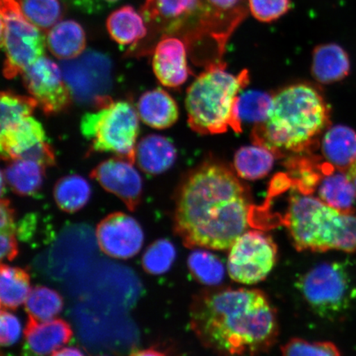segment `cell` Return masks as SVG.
Returning <instances> with one entry per match:
<instances>
[{
  "label": "cell",
  "instance_id": "cell-35",
  "mask_svg": "<svg viewBox=\"0 0 356 356\" xmlns=\"http://www.w3.org/2000/svg\"><path fill=\"white\" fill-rule=\"evenodd\" d=\"M176 259V249L167 239H159L146 249L142 266L147 273L162 275L170 270Z\"/></svg>",
  "mask_w": 356,
  "mask_h": 356
},
{
  "label": "cell",
  "instance_id": "cell-29",
  "mask_svg": "<svg viewBox=\"0 0 356 356\" xmlns=\"http://www.w3.org/2000/svg\"><path fill=\"white\" fill-rule=\"evenodd\" d=\"M91 186L86 178L69 175L60 178L53 195L57 207L66 213H75L86 206L91 197Z\"/></svg>",
  "mask_w": 356,
  "mask_h": 356
},
{
  "label": "cell",
  "instance_id": "cell-16",
  "mask_svg": "<svg viewBox=\"0 0 356 356\" xmlns=\"http://www.w3.org/2000/svg\"><path fill=\"white\" fill-rule=\"evenodd\" d=\"M24 334L21 356H48L68 343L73 337L72 329L64 320L40 322L31 317Z\"/></svg>",
  "mask_w": 356,
  "mask_h": 356
},
{
  "label": "cell",
  "instance_id": "cell-46",
  "mask_svg": "<svg viewBox=\"0 0 356 356\" xmlns=\"http://www.w3.org/2000/svg\"><path fill=\"white\" fill-rule=\"evenodd\" d=\"M1 356H4L3 355H2Z\"/></svg>",
  "mask_w": 356,
  "mask_h": 356
},
{
  "label": "cell",
  "instance_id": "cell-43",
  "mask_svg": "<svg viewBox=\"0 0 356 356\" xmlns=\"http://www.w3.org/2000/svg\"><path fill=\"white\" fill-rule=\"evenodd\" d=\"M129 356H167L161 351L156 350L154 349H146L135 351Z\"/></svg>",
  "mask_w": 356,
  "mask_h": 356
},
{
  "label": "cell",
  "instance_id": "cell-24",
  "mask_svg": "<svg viewBox=\"0 0 356 356\" xmlns=\"http://www.w3.org/2000/svg\"><path fill=\"white\" fill-rule=\"evenodd\" d=\"M318 193L320 200L337 211L355 213L356 191L346 172L326 173L319 182Z\"/></svg>",
  "mask_w": 356,
  "mask_h": 356
},
{
  "label": "cell",
  "instance_id": "cell-11",
  "mask_svg": "<svg viewBox=\"0 0 356 356\" xmlns=\"http://www.w3.org/2000/svg\"><path fill=\"white\" fill-rule=\"evenodd\" d=\"M22 78L30 95L47 115L60 113L73 99L60 67L46 56L26 69Z\"/></svg>",
  "mask_w": 356,
  "mask_h": 356
},
{
  "label": "cell",
  "instance_id": "cell-40",
  "mask_svg": "<svg viewBox=\"0 0 356 356\" xmlns=\"http://www.w3.org/2000/svg\"><path fill=\"white\" fill-rule=\"evenodd\" d=\"M0 231L1 234H17L15 222V211L11 207L10 200L2 197L1 200V220H0Z\"/></svg>",
  "mask_w": 356,
  "mask_h": 356
},
{
  "label": "cell",
  "instance_id": "cell-17",
  "mask_svg": "<svg viewBox=\"0 0 356 356\" xmlns=\"http://www.w3.org/2000/svg\"><path fill=\"white\" fill-rule=\"evenodd\" d=\"M153 70L155 76L163 86H182L189 76L185 43L172 35L163 38L154 49Z\"/></svg>",
  "mask_w": 356,
  "mask_h": 356
},
{
  "label": "cell",
  "instance_id": "cell-9",
  "mask_svg": "<svg viewBox=\"0 0 356 356\" xmlns=\"http://www.w3.org/2000/svg\"><path fill=\"white\" fill-rule=\"evenodd\" d=\"M65 81L73 99L83 104L97 108L108 104L113 86V65L102 53L88 51L61 63Z\"/></svg>",
  "mask_w": 356,
  "mask_h": 356
},
{
  "label": "cell",
  "instance_id": "cell-7",
  "mask_svg": "<svg viewBox=\"0 0 356 356\" xmlns=\"http://www.w3.org/2000/svg\"><path fill=\"white\" fill-rule=\"evenodd\" d=\"M297 288L310 309L327 320L341 317L356 299L349 270L339 261L315 266L298 280Z\"/></svg>",
  "mask_w": 356,
  "mask_h": 356
},
{
  "label": "cell",
  "instance_id": "cell-45",
  "mask_svg": "<svg viewBox=\"0 0 356 356\" xmlns=\"http://www.w3.org/2000/svg\"><path fill=\"white\" fill-rule=\"evenodd\" d=\"M100 356H106V355H100Z\"/></svg>",
  "mask_w": 356,
  "mask_h": 356
},
{
  "label": "cell",
  "instance_id": "cell-6",
  "mask_svg": "<svg viewBox=\"0 0 356 356\" xmlns=\"http://www.w3.org/2000/svg\"><path fill=\"white\" fill-rule=\"evenodd\" d=\"M139 115L127 102L111 100L83 115L80 130L96 152H108L135 163Z\"/></svg>",
  "mask_w": 356,
  "mask_h": 356
},
{
  "label": "cell",
  "instance_id": "cell-22",
  "mask_svg": "<svg viewBox=\"0 0 356 356\" xmlns=\"http://www.w3.org/2000/svg\"><path fill=\"white\" fill-rule=\"evenodd\" d=\"M350 70L348 54L339 44H324L314 49L311 71L318 82H339L348 76Z\"/></svg>",
  "mask_w": 356,
  "mask_h": 356
},
{
  "label": "cell",
  "instance_id": "cell-19",
  "mask_svg": "<svg viewBox=\"0 0 356 356\" xmlns=\"http://www.w3.org/2000/svg\"><path fill=\"white\" fill-rule=\"evenodd\" d=\"M177 159V149L171 140L159 135L144 137L137 144L135 163L149 175H157L168 170Z\"/></svg>",
  "mask_w": 356,
  "mask_h": 356
},
{
  "label": "cell",
  "instance_id": "cell-30",
  "mask_svg": "<svg viewBox=\"0 0 356 356\" xmlns=\"http://www.w3.org/2000/svg\"><path fill=\"white\" fill-rule=\"evenodd\" d=\"M273 97L268 93L250 90L238 96L234 106L236 121L240 127L242 122H264L268 117Z\"/></svg>",
  "mask_w": 356,
  "mask_h": 356
},
{
  "label": "cell",
  "instance_id": "cell-33",
  "mask_svg": "<svg viewBox=\"0 0 356 356\" xmlns=\"http://www.w3.org/2000/svg\"><path fill=\"white\" fill-rule=\"evenodd\" d=\"M21 11L40 30H50L59 22L62 8L59 0H19Z\"/></svg>",
  "mask_w": 356,
  "mask_h": 356
},
{
  "label": "cell",
  "instance_id": "cell-44",
  "mask_svg": "<svg viewBox=\"0 0 356 356\" xmlns=\"http://www.w3.org/2000/svg\"><path fill=\"white\" fill-rule=\"evenodd\" d=\"M346 176L349 178V180L351 181V184L355 186V189L356 191V159L355 160L353 165H351L348 170H347Z\"/></svg>",
  "mask_w": 356,
  "mask_h": 356
},
{
  "label": "cell",
  "instance_id": "cell-38",
  "mask_svg": "<svg viewBox=\"0 0 356 356\" xmlns=\"http://www.w3.org/2000/svg\"><path fill=\"white\" fill-rule=\"evenodd\" d=\"M21 335V324L15 315L1 309L0 314V343L10 346L19 341Z\"/></svg>",
  "mask_w": 356,
  "mask_h": 356
},
{
  "label": "cell",
  "instance_id": "cell-39",
  "mask_svg": "<svg viewBox=\"0 0 356 356\" xmlns=\"http://www.w3.org/2000/svg\"><path fill=\"white\" fill-rule=\"evenodd\" d=\"M71 6L77 10L88 15L97 13L113 6L119 0H66Z\"/></svg>",
  "mask_w": 356,
  "mask_h": 356
},
{
  "label": "cell",
  "instance_id": "cell-14",
  "mask_svg": "<svg viewBox=\"0 0 356 356\" xmlns=\"http://www.w3.org/2000/svg\"><path fill=\"white\" fill-rule=\"evenodd\" d=\"M91 177L108 193L122 200L129 210L135 211L143 193V182L134 163L121 157L110 159L99 164Z\"/></svg>",
  "mask_w": 356,
  "mask_h": 356
},
{
  "label": "cell",
  "instance_id": "cell-41",
  "mask_svg": "<svg viewBox=\"0 0 356 356\" xmlns=\"http://www.w3.org/2000/svg\"><path fill=\"white\" fill-rule=\"evenodd\" d=\"M0 251H1V260L12 261L19 255V245L16 234H1L0 235Z\"/></svg>",
  "mask_w": 356,
  "mask_h": 356
},
{
  "label": "cell",
  "instance_id": "cell-42",
  "mask_svg": "<svg viewBox=\"0 0 356 356\" xmlns=\"http://www.w3.org/2000/svg\"><path fill=\"white\" fill-rule=\"evenodd\" d=\"M51 356H84L82 351L75 347H65L53 353Z\"/></svg>",
  "mask_w": 356,
  "mask_h": 356
},
{
  "label": "cell",
  "instance_id": "cell-26",
  "mask_svg": "<svg viewBox=\"0 0 356 356\" xmlns=\"http://www.w3.org/2000/svg\"><path fill=\"white\" fill-rule=\"evenodd\" d=\"M31 289L30 275L21 267L1 264L0 267V304L3 309H15L24 304Z\"/></svg>",
  "mask_w": 356,
  "mask_h": 356
},
{
  "label": "cell",
  "instance_id": "cell-37",
  "mask_svg": "<svg viewBox=\"0 0 356 356\" xmlns=\"http://www.w3.org/2000/svg\"><path fill=\"white\" fill-rule=\"evenodd\" d=\"M248 3L255 19L264 22L280 19L291 8L289 0H248Z\"/></svg>",
  "mask_w": 356,
  "mask_h": 356
},
{
  "label": "cell",
  "instance_id": "cell-8",
  "mask_svg": "<svg viewBox=\"0 0 356 356\" xmlns=\"http://www.w3.org/2000/svg\"><path fill=\"white\" fill-rule=\"evenodd\" d=\"M47 39L26 19L17 0H1V47L3 75L13 79L44 56Z\"/></svg>",
  "mask_w": 356,
  "mask_h": 356
},
{
  "label": "cell",
  "instance_id": "cell-15",
  "mask_svg": "<svg viewBox=\"0 0 356 356\" xmlns=\"http://www.w3.org/2000/svg\"><path fill=\"white\" fill-rule=\"evenodd\" d=\"M202 0H146L142 16L156 30L172 35L200 20Z\"/></svg>",
  "mask_w": 356,
  "mask_h": 356
},
{
  "label": "cell",
  "instance_id": "cell-20",
  "mask_svg": "<svg viewBox=\"0 0 356 356\" xmlns=\"http://www.w3.org/2000/svg\"><path fill=\"white\" fill-rule=\"evenodd\" d=\"M137 113L147 126L158 130L171 127L179 117L177 102L161 88L145 92L138 102Z\"/></svg>",
  "mask_w": 356,
  "mask_h": 356
},
{
  "label": "cell",
  "instance_id": "cell-2",
  "mask_svg": "<svg viewBox=\"0 0 356 356\" xmlns=\"http://www.w3.org/2000/svg\"><path fill=\"white\" fill-rule=\"evenodd\" d=\"M191 330L220 356H254L270 350L279 336L277 310L254 289L211 288L193 297Z\"/></svg>",
  "mask_w": 356,
  "mask_h": 356
},
{
  "label": "cell",
  "instance_id": "cell-18",
  "mask_svg": "<svg viewBox=\"0 0 356 356\" xmlns=\"http://www.w3.org/2000/svg\"><path fill=\"white\" fill-rule=\"evenodd\" d=\"M245 15L246 0H202L198 31L218 33L225 40L229 33L222 26L232 32Z\"/></svg>",
  "mask_w": 356,
  "mask_h": 356
},
{
  "label": "cell",
  "instance_id": "cell-13",
  "mask_svg": "<svg viewBox=\"0 0 356 356\" xmlns=\"http://www.w3.org/2000/svg\"><path fill=\"white\" fill-rule=\"evenodd\" d=\"M144 238L139 222L122 212L110 213L96 229V239L101 250L118 259H129L138 254L143 246Z\"/></svg>",
  "mask_w": 356,
  "mask_h": 356
},
{
  "label": "cell",
  "instance_id": "cell-28",
  "mask_svg": "<svg viewBox=\"0 0 356 356\" xmlns=\"http://www.w3.org/2000/svg\"><path fill=\"white\" fill-rule=\"evenodd\" d=\"M274 154L273 151L259 145L242 147L234 156L235 170L243 179H261L273 169Z\"/></svg>",
  "mask_w": 356,
  "mask_h": 356
},
{
  "label": "cell",
  "instance_id": "cell-3",
  "mask_svg": "<svg viewBox=\"0 0 356 356\" xmlns=\"http://www.w3.org/2000/svg\"><path fill=\"white\" fill-rule=\"evenodd\" d=\"M329 117L328 106L317 89L296 84L273 97L268 117L256 124L253 139L274 154L302 152L327 127Z\"/></svg>",
  "mask_w": 356,
  "mask_h": 356
},
{
  "label": "cell",
  "instance_id": "cell-32",
  "mask_svg": "<svg viewBox=\"0 0 356 356\" xmlns=\"http://www.w3.org/2000/svg\"><path fill=\"white\" fill-rule=\"evenodd\" d=\"M188 266L191 275L200 283L216 286L224 279V265L219 257L210 252L197 250L191 252Z\"/></svg>",
  "mask_w": 356,
  "mask_h": 356
},
{
  "label": "cell",
  "instance_id": "cell-21",
  "mask_svg": "<svg viewBox=\"0 0 356 356\" xmlns=\"http://www.w3.org/2000/svg\"><path fill=\"white\" fill-rule=\"evenodd\" d=\"M322 152L336 170L346 172L356 159V131L343 124L328 129L323 138Z\"/></svg>",
  "mask_w": 356,
  "mask_h": 356
},
{
  "label": "cell",
  "instance_id": "cell-5",
  "mask_svg": "<svg viewBox=\"0 0 356 356\" xmlns=\"http://www.w3.org/2000/svg\"><path fill=\"white\" fill-rule=\"evenodd\" d=\"M248 79L246 70L235 76L220 65L200 74L186 96L190 127L202 135L224 133L229 127L241 132V127L236 121L234 106L238 92L247 86Z\"/></svg>",
  "mask_w": 356,
  "mask_h": 356
},
{
  "label": "cell",
  "instance_id": "cell-23",
  "mask_svg": "<svg viewBox=\"0 0 356 356\" xmlns=\"http://www.w3.org/2000/svg\"><path fill=\"white\" fill-rule=\"evenodd\" d=\"M47 46L58 59H74L86 50V35L81 25L73 20L58 22L49 30Z\"/></svg>",
  "mask_w": 356,
  "mask_h": 356
},
{
  "label": "cell",
  "instance_id": "cell-36",
  "mask_svg": "<svg viewBox=\"0 0 356 356\" xmlns=\"http://www.w3.org/2000/svg\"><path fill=\"white\" fill-rule=\"evenodd\" d=\"M282 356H341L339 349L330 341L311 342L293 338L282 346Z\"/></svg>",
  "mask_w": 356,
  "mask_h": 356
},
{
  "label": "cell",
  "instance_id": "cell-27",
  "mask_svg": "<svg viewBox=\"0 0 356 356\" xmlns=\"http://www.w3.org/2000/svg\"><path fill=\"white\" fill-rule=\"evenodd\" d=\"M106 28L115 42L121 46L135 44L147 33L143 16L131 6L114 11L106 21Z\"/></svg>",
  "mask_w": 356,
  "mask_h": 356
},
{
  "label": "cell",
  "instance_id": "cell-4",
  "mask_svg": "<svg viewBox=\"0 0 356 356\" xmlns=\"http://www.w3.org/2000/svg\"><path fill=\"white\" fill-rule=\"evenodd\" d=\"M298 251L356 252V215H346L308 194H293L284 217Z\"/></svg>",
  "mask_w": 356,
  "mask_h": 356
},
{
  "label": "cell",
  "instance_id": "cell-25",
  "mask_svg": "<svg viewBox=\"0 0 356 356\" xmlns=\"http://www.w3.org/2000/svg\"><path fill=\"white\" fill-rule=\"evenodd\" d=\"M42 163L30 159H19L10 161L2 175L6 184L20 195H33L41 189L44 169Z\"/></svg>",
  "mask_w": 356,
  "mask_h": 356
},
{
  "label": "cell",
  "instance_id": "cell-10",
  "mask_svg": "<svg viewBox=\"0 0 356 356\" xmlns=\"http://www.w3.org/2000/svg\"><path fill=\"white\" fill-rule=\"evenodd\" d=\"M277 246L273 238L260 231H248L236 240L227 261L235 282L253 284L262 282L277 261Z\"/></svg>",
  "mask_w": 356,
  "mask_h": 356
},
{
  "label": "cell",
  "instance_id": "cell-1",
  "mask_svg": "<svg viewBox=\"0 0 356 356\" xmlns=\"http://www.w3.org/2000/svg\"><path fill=\"white\" fill-rule=\"evenodd\" d=\"M250 211L246 191L234 173L206 163L182 184L173 229L186 248L227 250L246 232Z\"/></svg>",
  "mask_w": 356,
  "mask_h": 356
},
{
  "label": "cell",
  "instance_id": "cell-31",
  "mask_svg": "<svg viewBox=\"0 0 356 356\" xmlns=\"http://www.w3.org/2000/svg\"><path fill=\"white\" fill-rule=\"evenodd\" d=\"M24 305L29 317L46 322L54 319L60 313L64 300L54 289L41 286L32 289Z\"/></svg>",
  "mask_w": 356,
  "mask_h": 356
},
{
  "label": "cell",
  "instance_id": "cell-12",
  "mask_svg": "<svg viewBox=\"0 0 356 356\" xmlns=\"http://www.w3.org/2000/svg\"><path fill=\"white\" fill-rule=\"evenodd\" d=\"M0 149L3 159L8 162L30 159L47 168L55 163V154L48 143L46 131L33 115L1 130Z\"/></svg>",
  "mask_w": 356,
  "mask_h": 356
},
{
  "label": "cell",
  "instance_id": "cell-34",
  "mask_svg": "<svg viewBox=\"0 0 356 356\" xmlns=\"http://www.w3.org/2000/svg\"><path fill=\"white\" fill-rule=\"evenodd\" d=\"M38 106L32 96L19 95L10 91L1 92V130L32 115Z\"/></svg>",
  "mask_w": 356,
  "mask_h": 356
}]
</instances>
